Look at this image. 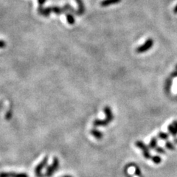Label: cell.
<instances>
[{
    "label": "cell",
    "instance_id": "cell-1",
    "mask_svg": "<svg viewBox=\"0 0 177 177\" xmlns=\"http://www.w3.org/2000/svg\"><path fill=\"white\" fill-rule=\"evenodd\" d=\"M59 159L57 157H54L53 158L52 162L50 165L47 166V170H46V173H44V176L45 177H51L56 173V171H57L59 168Z\"/></svg>",
    "mask_w": 177,
    "mask_h": 177
},
{
    "label": "cell",
    "instance_id": "cell-2",
    "mask_svg": "<svg viewBox=\"0 0 177 177\" xmlns=\"http://www.w3.org/2000/svg\"><path fill=\"white\" fill-rule=\"evenodd\" d=\"M48 159L49 157L47 156L43 159V160L40 162L35 168V174L37 177H44V174H42V171H43L44 168L48 165Z\"/></svg>",
    "mask_w": 177,
    "mask_h": 177
},
{
    "label": "cell",
    "instance_id": "cell-3",
    "mask_svg": "<svg viewBox=\"0 0 177 177\" xmlns=\"http://www.w3.org/2000/svg\"><path fill=\"white\" fill-rule=\"evenodd\" d=\"M154 44V40L152 39V38H148L143 45L139 46V47L136 49V52L137 53L146 52L147 51H148L149 49H151V47H153Z\"/></svg>",
    "mask_w": 177,
    "mask_h": 177
},
{
    "label": "cell",
    "instance_id": "cell-4",
    "mask_svg": "<svg viewBox=\"0 0 177 177\" xmlns=\"http://www.w3.org/2000/svg\"><path fill=\"white\" fill-rule=\"evenodd\" d=\"M135 146H137V148H139V149L143 150V157H144L146 159H150L151 158V155H150L149 148H148V146H147L143 142L138 140L135 143Z\"/></svg>",
    "mask_w": 177,
    "mask_h": 177
},
{
    "label": "cell",
    "instance_id": "cell-5",
    "mask_svg": "<svg viewBox=\"0 0 177 177\" xmlns=\"http://www.w3.org/2000/svg\"><path fill=\"white\" fill-rule=\"evenodd\" d=\"M0 177H29L25 173L15 172H2L0 173Z\"/></svg>",
    "mask_w": 177,
    "mask_h": 177
},
{
    "label": "cell",
    "instance_id": "cell-6",
    "mask_svg": "<svg viewBox=\"0 0 177 177\" xmlns=\"http://www.w3.org/2000/svg\"><path fill=\"white\" fill-rule=\"evenodd\" d=\"M38 13L39 15L44 16H46V17H48L50 15V13H52V8H51V7L43 8V6H38Z\"/></svg>",
    "mask_w": 177,
    "mask_h": 177
},
{
    "label": "cell",
    "instance_id": "cell-7",
    "mask_svg": "<svg viewBox=\"0 0 177 177\" xmlns=\"http://www.w3.org/2000/svg\"><path fill=\"white\" fill-rule=\"evenodd\" d=\"M103 111L106 115V119L107 120H109L110 123L111 121H113V120H114V115H113V113H112V111H111V108L109 107V106H105V108H104Z\"/></svg>",
    "mask_w": 177,
    "mask_h": 177
},
{
    "label": "cell",
    "instance_id": "cell-8",
    "mask_svg": "<svg viewBox=\"0 0 177 177\" xmlns=\"http://www.w3.org/2000/svg\"><path fill=\"white\" fill-rule=\"evenodd\" d=\"M77 4L78 5V10H77V16H81L85 13V6L83 0H75Z\"/></svg>",
    "mask_w": 177,
    "mask_h": 177
},
{
    "label": "cell",
    "instance_id": "cell-9",
    "mask_svg": "<svg viewBox=\"0 0 177 177\" xmlns=\"http://www.w3.org/2000/svg\"><path fill=\"white\" fill-rule=\"evenodd\" d=\"M110 123V122L106 119L105 120H98L96 119L93 121V125L95 127H98V126H107Z\"/></svg>",
    "mask_w": 177,
    "mask_h": 177
},
{
    "label": "cell",
    "instance_id": "cell-10",
    "mask_svg": "<svg viewBox=\"0 0 177 177\" xmlns=\"http://www.w3.org/2000/svg\"><path fill=\"white\" fill-rule=\"evenodd\" d=\"M122 0H103L100 2V6L103 8H106V7H109V5L118 4V3L121 2Z\"/></svg>",
    "mask_w": 177,
    "mask_h": 177
},
{
    "label": "cell",
    "instance_id": "cell-11",
    "mask_svg": "<svg viewBox=\"0 0 177 177\" xmlns=\"http://www.w3.org/2000/svg\"><path fill=\"white\" fill-rule=\"evenodd\" d=\"M90 134L93 136L94 137L96 138L97 139H101L103 137V134L100 131L97 130V129L92 128L90 131Z\"/></svg>",
    "mask_w": 177,
    "mask_h": 177
},
{
    "label": "cell",
    "instance_id": "cell-12",
    "mask_svg": "<svg viewBox=\"0 0 177 177\" xmlns=\"http://www.w3.org/2000/svg\"><path fill=\"white\" fill-rule=\"evenodd\" d=\"M51 8H52V13H56V15H61L62 13H67L63 8H60V7L58 6H52L51 7Z\"/></svg>",
    "mask_w": 177,
    "mask_h": 177
},
{
    "label": "cell",
    "instance_id": "cell-13",
    "mask_svg": "<svg viewBox=\"0 0 177 177\" xmlns=\"http://www.w3.org/2000/svg\"><path fill=\"white\" fill-rule=\"evenodd\" d=\"M173 84V80L171 77L168 78L165 81V84H164V89H165L166 92L169 93L170 91H171V86H172Z\"/></svg>",
    "mask_w": 177,
    "mask_h": 177
},
{
    "label": "cell",
    "instance_id": "cell-14",
    "mask_svg": "<svg viewBox=\"0 0 177 177\" xmlns=\"http://www.w3.org/2000/svg\"><path fill=\"white\" fill-rule=\"evenodd\" d=\"M168 132H169V134H171L173 137H176V136H177V129L173 126L172 123L170 124V125H168Z\"/></svg>",
    "mask_w": 177,
    "mask_h": 177
},
{
    "label": "cell",
    "instance_id": "cell-15",
    "mask_svg": "<svg viewBox=\"0 0 177 177\" xmlns=\"http://www.w3.org/2000/svg\"><path fill=\"white\" fill-rule=\"evenodd\" d=\"M157 137H153L151 139H150L149 145H148V148L149 149H155L157 147Z\"/></svg>",
    "mask_w": 177,
    "mask_h": 177
},
{
    "label": "cell",
    "instance_id": "cell-16",
    "mask_svg": "<svg viewBox=\"0 0 177 177\" xmlns=\"http://www.w3.org/2000/svg\"><path fill=\"white\" fill-rule=\"evenodd\" d=\"M67 21L69 23V24L72 25V24H75V18H74L73 14L72 13H67Z\"/></svg>",
    "mask_w": 177,
    "mask_h": 177
},
{
    "label": "cell",
    "instance_id": "cell-17",
    "mask_svg": "<svg viewBox=\"0 0 177 177\" xmlns=\"http://www.w3.org/2000/svg\"><path fill=\"white\" fill-rule=\"evenodd\" d=\"M158 137L163 139V140H167L168 138H169V134L164 132H159L158 134Z\"/></svg>",
    "mask_w": 177,
    "mask_h": 177
},
{
    "label": "cell",
    "instance_id": "cell-18",
    "mask_svg": "<svg viewBox=\"0 0 177 177\" xmlns=\"http://www.w3.org/2000/svg\"><path fill=\"white\" fill-rule=\"evenodd\" d=\"M151 160L155 164H159L162 162V158L159 156H154L151 157Z\"/></svg>",
    "mask_w": 177,
    "mask_h": 177
},
{
    "label": "cell",
    "instance_id": "cell-19",
    "mask_svg": "<svg viewBox=\"0 0 177 177\" xmlns=\"http://www.w3.org/2000/svg\"><path fill=\"white\" fill-rule=\"evenodd\" d=\"M165 148H167V149L171 150H175V146L170 141H167L165 143Z\"/></svg>",
    "mask_w": 177,
    "mask_h": 177
},
{
    "label": "cell",
    "instance_id": "cell-20",
    "mask_svg": "<svg viewBox=\"0 0 177 177\" xmlns=\"http://www.w3.org/2000/svg\"><path fill=\"white\" fill-rule=\"evenodd\" d=\"M154 150H156V152H157V153L160 154H166L165 150H164L163 148H162V147H160V146H157Z\"/></svg>",
    "mask_w": 177,
    "mask_h": 177
},
{
    "label": "cell",
    "instance_id": "cell-21",
    "mask_svg": "<svg viewBox=\"0 0 177 177\" xmlns=\"http://www.w3.org/2000/svg\"><path fill=\"white\" fill-rule=\"evenodd\" d=\"M133 164L132 166H134V167L135 168V174L137 175V176H141V171H140V170H139V167H138L137 164Z\"/></svg>",
    "mask_w": 177,
    "mask_h": 177
},
{
    "label": "cell",
    "instance_id": "cell-22",
    "mask_svg": "<svg viewBox=\"0 0 177 177\" xmlns=\"http://www.w3.org/2000/svg\"><path fill=\"white\" fill-rule=\"evenodd\" d=\"M7 44L3 40H0V49H3L6 47Z\"/></svg>",
    "mask_w": 177,
    "mask_h": 177
},
{
    "label": "cell",
    "instance_id": "cell-23",
    "mask_svg": "<svg viewBox=\"0 0 177 177\" xmlns=\"http://www.w3.org/2000/svg\"><path fill=\"white\" fill-rule=\"evenodd\" d=\"M171 78H177V70L174 71V72H173L172 73H171Z\"/></svg>",
    "mask_w": 177,
    "mask_h": 177
},
{
    "label": "cell",
    "instance_id": "cell-24",
    "mask_svg": "<svg viewBox=\"0 0 177 177\" xmlns=\"http://www.w3.org/2000/svg\"><path fill=\"white\" fill-rule=\"evenodd\" d=\"M47 0H38V3L39 6H43V5L46 2Z\"/></svg>",
    "mask_w": 177,
    "mask_h": 177
},
{
    "label": "cell",
    "instance_id": "cell-25",
    "mask_svg": "<svg viewBox=\"0 0 177 177\" xmlns=\"http://www.w3.org/2000/svg\"><path fill=\"white\" fill-rule=\"evenodd\" d=\"M172 124H173V126H174L175 128L177 129V120H174V121H173L172 123Z\"/></svg>",
    "mask_w": 177,
    "mask_h": 177
},
{
    "label": "cell",
    "instance_id": "cell-26",
    "mask_svg": "<svg viewBox=\"0 0 177 177\" xmlns=\"http://www.w3.org/2000/svg\"><path fill=\"white\" fill-rule=\"evenodd\" d=\"M173 12H174L175 14L177 13V5H176V6L174 8V9H173Z\"/></svg>",
    "mask_w": 177,
    "mask_h": 177
},
{
    "label": "cell",
    "instance_id": "cell-27",
    "mask_svg": "<svg viewBox=\"0 0 177 177\" xmlns=\"http://www.w3.org/2000/svg\"><path fill=\"white\" fill-rule=\"evenodd\" d=\"M173 142H174L175 144H177V138H175V139H173Z\"/></svg>",
    "mask_w": 177,
    "mask_h": 177
},
{
    "label": "cell",
    "instance_id": "cell-28",
    "mask_svg": "<svg viewBox=\"0 0 177 177\" xmlns=\"http://www.w3.org/2000/svg\"><path fill=\"white\" fill-rule=\"evenodd\" d=\"M62 177H72V176H70V175H66V176H63Z\"/></svg>",
    "mask_w": 177,
    "mask_h": 177
},
{
    "label": "cell",
    "instance_id": "cell-29",
    "mask_svg": "<svg viewBox=\"0 0 177 177\" xmlns=\"http://www.w3.org/2000/svg\"><path fill=\"white\" fill-rule=\"evenodd\" d=\"M176 70H177V64H176Z\"/></svg>",
    "mask_w": 177,
    "mask_h": 177
}]
</instances>
